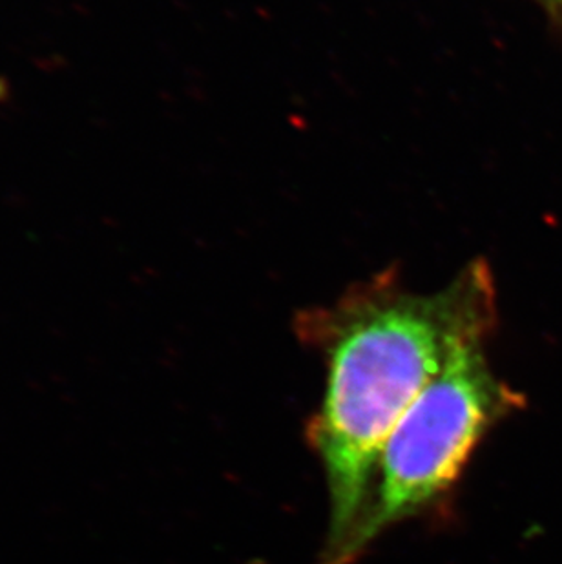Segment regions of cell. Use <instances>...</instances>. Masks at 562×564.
<instances>
[{
  "label": "cell",
  "instance_id": "cell-2",
  "mask_svg": "<svg viewBox=\"0 0 562 564\" xmlns=\"http://www.w3.org/2000/svg\"><path fill=\"white\" fill-rule=\"evenodd\" d=\"M522 405L484 346L453 358L409 405L378 455L360 516L324 564H355L391 528L430 513L462 479L478 444Z\"/></svg>",
  "mask_w": 562,
  "mask_h": 564
},
{
  "label": "cell",
  "instance_id": "cell-1",
  "mask_svg": "<svg viewBox=\"0 0 562 564\" xmlns=\"http://www.w3.org/2000/svg\"><path fill=\"white\" fill-rule=\"evenodd\" d=\"M495 288L483 261L442 291L413 293L382 276L298 318V336L322 357L325 389L307 422L324 469L329 521L318 564L360 516L383 444L419 394L494 333Z\"/></svg>",
  "mask_w": 562,
  "mask_h": 564
}]
</instances>
